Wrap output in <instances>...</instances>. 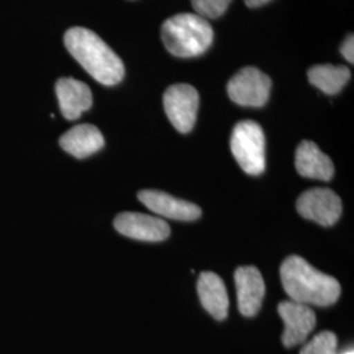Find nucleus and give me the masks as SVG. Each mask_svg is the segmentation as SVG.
<instances>
[{
	"mask_svg": "<svg viewBox=\"0 0 354 354\" xmlns=\"http://www.w3.org/2000/svg\"><path fill=\"white\" fill-rule=\"evenodd\" d=\"M64 46L95 80L115 86L125 76L121 58L95 32L75 26L66 32Z\"/></svg>",
	"mask_w": 354,
	"mask_h": 354,
	"instance_id": "nucleus-1",
	"label": "nucleus"
},
{
	"mask_svg": "<svg viewBox=\"0 0 354 354\" xmlns=\"http://www.w3.org/2000/svg\"><path fill=\"white\" fill-rule=\"evenodd\" d=\"M281 281L291 301L307 306L328 307L342 294L337 279L319 272L299 256H290L282 263Z\"/></svg>",
	"mask_w": 354,
	"mask_h": 354,
	"instance_id": "nucleus-2",
	"label": "nucleus"
},
{
	"mask_svg": "<svg viewBox=\"0 0 354 354\" xmlns=\"http://www.w3.org/2000/svg\"><path fill=\"white\" fill-rule=\"evenodd\" d=\"M162 39L172 55L192 58L201 55L212 46L214 30L197 13H180L163 23Z\"/></svg>",
	"mask_w": 354,
	"mask_h": 354,
	"instance_id": "nucleus-3",
	"label": "nucleus"
},
{
	"mask_svg": "<svg viewBox=\"0 0 354 354\" xmlns=\"http://www.w3.org/2000/svg\"><path fill=\"white\" fill-rule=\"evenodd\" d=\"M231 152L241 169L252 176L266 171V134L254 121L236 124L231 136Z\"/></svg>",
	"mask_w": 354,
	"mask_h": 354,
	"instance_id": "nucleus-4",
	"label": "nucleus"
},
{
	"mask_svg": "<svg viewBox=\"0 0 354 354\" xmlns=\"http://www.w3.org/2000/svg\"><path fill=\"white\" fill-rule=\"evenodd\" d=\"M272 89V79L256 67H244L230 79V99L241 106H264Z\"/></svg>",
	"mask_w": 354,
	"mask_h": 354,
	"instance_id": "nucleus-5",
	"label": "nucleus"
},
{
	"mask_svg": "<svg viewBox=\"0 0 354 354\" xmlns=\"http://www.w3.org/2000/svg\"><path fill=\"white\" fill-rule=\"evenodd\" d=\"M163 102L171 124L180 133H189L196 124L200 106V95L197 89L190 84L177 83L167 88Z\"/></svg>",
	"mask_w": 354,
	"mask_h": 354,
	"instance_id": "nucleus-6",
	"label": "nucleus"
},
{
	"mask_svg": "<svg viewBox=\"0 0 354 354\" xmlns=\"http://www.w3.org/2000/svg\"><path fill=\"white\" fill-rule=\"evenodd\" d=\"M297 210L306 219L322 226H332L342 216V200L328 188H314L301 194L297 201Z\"/></svg>",
	"mask_w": 354,
	"mask_h": 354,
	"instance_id": "nucleus-7",
	"label": "nucleus"
},
{
	"mask_svg": "<svg viewBox=\"0 0 354 354\" xmlns=\"http://www.w3.org/2000/svg\"><path fill=\"white\" fill-rule=\"evenodd\" d=\"M279 314L285 323L282 342L286 348H292L306 342L307 336L317 326V315L307 304L294 301L281 302Z\"/></svg>",
	"mask_w": 354,
	"mask_h": 354,
	"instance_id": "nucleus-8",
	"label": "nucleus"
},
{
	"mask_svg": "<svg viewBox=\"0 0 354 354\" xmlns=\"http://www.w3.org/2000/svg\"><path fill=\"white\" fill-rule=\"evenodd\" d=\"M114 227L121 235L142 241H165L171 234V228L162 218L131 212L117 215Z\"/></svg>",
	"mask_w": 354,
	"mask_h": 354,
	"instance_id": "nucleus-9",
	"label": "nucleus"
},
{
	"mask_svg": "<svg viewBox=\"0 0 354 354\" xmlns=\"http://www.w3.org/2000/svg\"><path fill=\"white\" fill-rule=\"evenodd\" d=\"M238 307L241 315L254 317L266 297V282L254 266H241L235 272Z\"/></svg>",
	"mask_w": 354,
	"mask_h": 354,
	"instance_id": "nucleus-10",
	"label": "nucleus"
},
{
	"mask_svg": "<svg viewBox=\"0 0 354 354\" xmlns=\"http://www.w3.org/2000/svg\"><path fill=\"white\" fill-rule=\"evenodd\" d=\"M138 198L155 214L175 221H196L203 214L197 205L180 200L160 190H140Z\"/></svg>",
	"mask_w": 354,
	"mask_h": 354,
	"instance_id": "nucleus-11",
	"label": "nucleus"
},
{
	"mask_svg": "<svg viewBox=\"0 0 354 354\" xmlns=\"http://www.w3.org/2000/svg\"><path fill=\"white\" fill-rule=\"evenodd\" d=\"M61 112L68 121L77 120L92 106V92L88 86L74 77H61L55 84Z\"/></svg>",
	"mask_w": 354,
	"mask_h": 354,
	"instance_id": "nucleus-12",
	"label": "nucleus"
},
{
	"mask_svg": "<svg viewBox=\"0 0 354 354\" xmlns=\"http://www.w3.org/2000/svg\"><path fill=\"white\" fill-rule=\"evenodd\" d=\"M295 168L301 176L329 181L335 175V167L328 155L311 140H304L295 151Z\"/></svg>",
	"mask_w": 354,
	"mask_h": 354,
	"instance_id": "nucleus-13",
	"label": "nucleus"
},
{
	"mask_svg": "<svg viewBox=\"0 0 354 354\" xmlns=\"http://www.w3.org/2000/svg\"><path fill=\"white\" fill-rule=\"evenodd\" d=\"M59 145L70 155L77 159H84L100 151L105 140L97 127L91 124H82L66 131L59 140Z\"/></svg>",
	"mask_w": 354,
	"mask_h": 354,
	"instance_id": "nucleus-14",
	"label": "nucleus"
},
{
	"mask_svg": "<svg viewBox=\"0 0 354 354\" xmlns=\"http://www.w3.org/2000/svg\"><path fill=\"white\" fill-rule=\"evenodd\" d=\"M198 297L203 308L216 319L225 320L227 317L228 301L227 290L225 282L213 272H205L198 279Z\"/></svg>",
	"mask_w": 354,
	"mask_h": 354,
	"instance_id": "nucleus-15",
	"label": "nucleus"
},
{
	"mask_svg": "<svg viewBox=\"0 0 354 354\" xmlns=\"http://www.w3.org/2000/svg\"><path fill=\"white\" fill-rule=\"evenodd\" d=\"M307 76L314 87L327 95H336L349 82L351 71L346 66L317 64L307 71Z\"/></svg>",
	"mask_w": 354,
	"mask_h": 354,
	"instance_id": "nucleus-16",
	"label": "nucleus"
},
{
	"mask_svg": "<svg viewBox=\"0 0 354 354\" xmlns=\"http://www.w3.org/2000/svg\"><path fill=\"white\" fill-rule=\"evenodd\" d=\"M299 354H339L337 337L333 332L323 330L307 342Z\"/></svg>",
	"mask_w": 354,
	"mask_h": 354,
	"instance_id": "nucleus-17",
	"label": "nucleus"
},
{
	"mask_svg": "<svg viewBox=\"0 0 354 354\" xmlns=\"http://www.w3.org/2000/svg\"><path fill=\"white\" fill-rule=\"evenodd\" d=\"M196 13L203 19H218L227 11L232 0H190Z\"/></svg>",
	"mask_w": 354,
	"mask_h": 354,
	"instance_id": "nucleus-18",
	"label": "nucleus"
},
{
	"mask_svg": "<svg viewBox=\"0 0 354 354\" xmlns=\"http://www.w3.org/2000/svg\"><path fill=\"white\" fill-rule=\"evenodd\" d=\"M342 57L349 62L351 64H354V37L353 35H349L348 37L345 38L344 44L342 45Z\"/></svg>",
	"mask_w": 354,
	"mask_h": 354,
	"instance_id": "nucleus-19",
	"label": "nucleus"
},
{
	"mask_svg": "<svg viewBox=\"0 0 354 354\" xmlns=\"http://www.w3.org/2000/svg\"><path fill=\"white\" fill-rule=\"evenodd\" d=\"M270 0H245V4L250 7V8H257V7H261L266 3H269Z\"/></svg>",
	"mask_w": 354,
	"mask_h": 354,
	"instance_id": "nucleus-20",
	"label": "nucleus"
},
{
	"mask_svg": "<svg viewBox=\"0 0 354 354\" xmlns=\"http://www.w3.org/2000/svg\"><path fill=\"white\" fill-rule=\"evenodd\" d=\"M342 354H354L353 351H346V352H344V353Z\"/></svg>",
	"mask_w": 354,
	"mask_h": 354,
	"instance_id": "nucleus-21",
	"label": "nucleus"
}]
</instances>
